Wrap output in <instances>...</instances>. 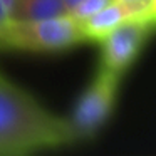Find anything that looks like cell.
<instances>
[{
	"label": "cell",
	"mask_w": 156,
	"mask_h": 156,
	"mask_svg": "<svg viewBox=\"0 0 156 156\" xmlns=\"http://www.w3.org/2000/svg\"><path fill=\"white\" fill-rule=\"evenodd\" d=\"M77 143L67 118L0 74V156H22Z\"/></svg>",
	"instance_id": "6da1fadb"
},
{
	"label": "cell",
	"mask_w": 156,
	"mask_h": 156,
	"mask_svg": "<svg viewBox=\"0 0 156 156\" xmlns=\"http://www.w3.org/2000/svg\"><path fill=\"white\" fill-rule=\"evenodd\" d=\"M84 41L81 25L69 14L42 20H10L0 30V49L61 52Z\"/></svg>",
	"instance_id": "7a4b0ae2"
},
{
	"label": "cell",
	"mask_w": 156,
	"mask_h": 156,
	"mask_svg": "<svg viewBox=\"0 0 156 156\" xmlns=\"http://www.w3.org/2000/svg\"><path fill=\"white\" fill-rule=\"evenodd\" d=\"M121 77V74L101 66L91 84L84 89L72 109L71 118H67L77 143L96 136L108 122L116 106Z\"/></svg>",
	"instance_id": "3957f363"
},
{
	"label": "cell",
	"mask_w": 156,
	"mask_h": 156,
	"mask_svg": "<svg viewBox=\"0 0 156 156\" xmlns=\"http://www.w3.org/2000/svg\"><path fill=\"white\" fill-rule=\"evenodd\" d=\"M153 25L144 17L129 19L101 39L102 67L124 76L141 52Z\"/></svg>",
	"instance_id": "277c9868"
},
{
	"label": "cell",
	"mask_w": 156,
	"mask_h": 156,
	"mask_svg": "<svg viewBox=\"0 0 156 156\" xmlns=\"http://www.w3.org/2000/svg\"><path fill=\"white\" fill-rule=\"evenodd\" d=\"M146 4L143 2H126V0H112L102 7L94 15L79 22L84 41L99 42L106 34L121 25L129 19L144 17Z\"/></svg>",
	"instance_id": "5b68a950"
},
{
	"label": "cell",
	"mask_w": 156,
	"mask_h": 156,
	"mask_svg": "<svg viewBox=\"0 0 156 156\" xmlns=\"http://www.w3.org/2000/svg\"><path fill=\"white\" fill-rule=\"evenodd\" d=\"M66 14L64 0H15L10 20H42Z\"/></svg>",
	"instance_id": "8992f818"
},
{
	"label": "cell",
	"mask_w": 156,
	"mask_h": 156,
	"mask_svg": "<svg viewBox=\"0 0 156 156\" xmlns=\"http://www.w3.org/2000/svg\"><path fill=\"white\" fill-rule=\"evenodd\" d=\"M109 2H112V0H81V2H79L72 10H69L67 14L71 15L72 19H76L77 22H81V20H84V19L94 15L96 12H99L102 7H106Z\"/></svg>",
	"instance_id": "52a82bcc"
},
{
	"label": "cell",
	"mask_w": 156,
	"mask_h": 156,
	"mask_svg": "<svg viewBox=\"0 0 156 156\" xmlns=\"http://www.w3.org/2000/svg\"><path fill=\"white\" fill-rule=\"evenodd\" d=\"M15 0H0V30L10 22Z\"/></svg>",
	"instance_id": "ba28073f"
},
{
	"label": "cell",
	"mask_w": 156,
	"mask_h": 156,
	"mask_svg": "<svg viewBox=\"0 0 156 156\" xmlns=\"http://www.w3.org/2000/svg\"><path fill=\"white\" fill-rule=\"evenodd\" d=\"M144 19L153 25V27L156 25V0H146Z\"/></svg>",
	"instance_id": "9c48e42d"
},
{
	"label": "cell",
	"mask_w": 156,
	"mask_h": 156,
	"mask_svg": "<svg viewBox=\"0 0 156 156\" xmlns=\"http://www.w3.org/2000/svg\"><path fill=\"white\" fill-rule=\"evenodd\" d=\"M79 2H81V0H64V4H66V10H72V9L76 7V5L79 4Z\"/></svg>",
	"instance_id": "30bf717a"
},
{
	"label": "cell",
	"mask_w": 156,
	"mask_h": 156,
	"mask_svg": "<svg viewBox=\"0 0 156 156\" xmlns=\"http://www.w3.org/2000/svg\"><path fill=\"white\" fill-rule=\"evenodd\" d=\"M126 2H143V4H146V0H126Z\"/></svg>",
	"instance_id": "8fae6325"
}]
</instances>
